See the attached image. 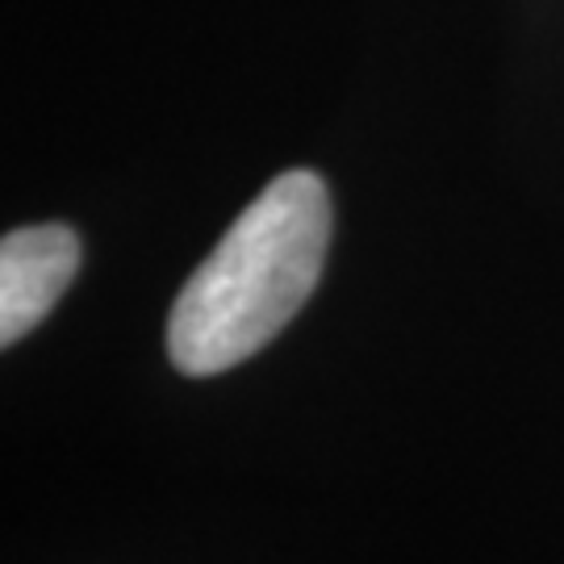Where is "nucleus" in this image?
Segmentation results:
<instances>
[{"label":"nucleus","instance_id":"2","mask_svg":"<svg viewBox=\"0 0 564 564\" xmlns=\"http://www.w3.org/2000/svg\"><path fill=\"white\" fill-rule=\"evenodd\" d=\"M80 268V235L72 226H21L0 242V343L13 347L55 310Z\"/></svg>","mask_w":564,"mask_h":564},{"label":"nucleus","instance_id":"1","mask_svg":"<svg viewBox=\"0 0 564 564\" xmlns=\"http://www.w3.org/2000/svg\"><path fill=\"white\" fill-rule=\"evenodd\" d=\"M330 197L323 176L281 172L188 276L167 318V356L184 377H218L293 323L323 276Z\"/></svg>","mask_w":564,"mask_h":564}]
</instances>
